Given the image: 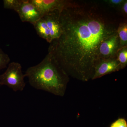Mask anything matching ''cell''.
I'll use <instances>...</instances> for the list:
<instances>
[{"mask_svg": "<svg viewBox=\"0 0 127 127\" xmlns=\"http://www.w3.org/2000/svg\"><path fill=\"white\" fill-rule=\"evenodd\" d=\"M10 61V59L8 55L0 48V70L7 67Z\"/></svg>", "mask_w": 127, "mask_h": 127, "instance_id": "4fadbf2b", "label": "cell"}, {"mask_svg": "<svg viewBox=\"0 0 127 127\" xmlns=\"http://www.w3.org/2000/svg\"><path fill=\"white\" fill-rule=\"evenodd\" d=\"M125 0H105L103 2L111 8L120 9Z\"/></svg>", "mask_w": 127, "mask_h": 127, "instance_id": "5bb4252c", "label": "cell"}, {"mask_svg": "<svg viewBox=\"0 0 127 127\" xmlns=\"http://www.w3.org/2000/svg\"><path fill=\"white\" fill-rule=\"evenodd\" d=\"M120 48V40L117 32H116L104 40L100 46L101 59H108L116 57Z\"/></svg>", "mask_w": 127, "mask_h": 127, "instance_id": "8992f818", "label": "cell"}, {"mask_svg": "<svg viewBox=\"0 0 127 127\" xmlns=\"http://www.w3.org/2000/svg\"><path fill=\"white\" fill-rule=\"evenodd\" d=\"M60 11L61 10H55L42 16L50 30L52 41L58 38L61 34Z\"/></svg>", "mask_w": 127, "mask_h": 127, "instance_id": "52a82bcc", "label": "cell"}, {"mask_svg": "<svg viewBox=\"0 0 127 127\" xmlns=\"http://www.w3.org/2000/svg\"><path fill=\"white\" fill-rule=\"evenodd\" d=\"M42 16L50 12L62 9L66 0H30Z\"/></svg>", "mask_w": 127, "mask_h": 127, "instance_id": "ba28073f", "label": "cell"}, {"mask_svg": "<svg viewBox=\"0 0 127 127\" xmlns=\"http://www.w3.org/2000/svg\"><path fill=\"white\" fill-rule=\"evenodd\" d=\"M25 77L20 64L12 62L8 64L5 72L0 75V81L1 86H7L14 92L22 91L26 86Z\"/></svg>", "mask_w": 127, "mask_h": 127, "instance_id": "3957f363", "label": "cell"}, {"mask_svg": "<svg viewBox=\"0 0 127 127\" xmlns=\"http://www.w3.org/2000/svg\"><path fill=\"white\" fill-rule=\"evenodd\" d=\"M117 60L122 69L126 67L127 64V47H124L120 48L117 54Z\"/></svg>", "mask_w": 127, "mask_h": 127, "instance_id": "8fae6325", "label": "cell"}, {"mask_svg": "<svg viewBox=\"0 0 127 127\" xmlns=\"http://www.w3.org/2000/svg\"><path fill=\"white\" fill-rule=\"evenodd\" d=\"M118 34L120 40V48L127 45V22L122 21L118 28Z\"/></svg>", "mask_w": 127, "mask_h": 127, "instance_id": "30bf717a", "label": "cell"}, {"mask_svg": "<svg viewBox=\"0 0 127 127\" xmlns=\"http://www.w3.org/2000/svg\"><path fill=\"white\" fill-rule=\"evenodd\" d=\"M110 127H127V121L124 119L119 118L111 124Z\"/></svg>", "mask_w": 127, "mask_h": 127, "instance_id": "9a60e30c", "label": "cell"}, {"mask_svg": "<svg viewBox=\"0 0 127 127\" xmlns=\"http://www.w3.org/2000/svg\"><path fill=\"white\" fill-rule=\"evenodd\" d=\"M122 69L117 56L108 59H101L95 66L92 80L97 79Z\"/></svg>", "mask_w": 127, "mask_h": 127, "instance_id": "5b68a950", "label": "cell"}, {"mask_svg": "<svg viewBox=\"0 0 127 127\" xmlns=\"http://www.w3.org/2000/svg\"><path fill=\"white\" fill-rule=\"evenodd\" d=\"M16 12L22 22H27L33 25L42 15L30 0H22V2Z\"/></svg>", "mask_w": 127, "mask_h": 127, "instance_id": "277c9868", "label": "cell"}, {"mask_svg": "<svg viewBox=\"0 0 127 127\" xmlns=\"http://www.w3.org/2000/svg\"><path fill=\"white\" fill-rule=\"evenodd\" d=\"M111 8L104 2L66 0L61 9V34L50 43L48 53L68 76L92 79L101 59L100 46L122 21Z\"/></svg>", "mask_w": 127, "mask_h": 127, "instance_id": "6da1fadb", "label": "cell"}, {"mask_svg": "<svg viewBox=\"0 0 127 127\" xmlns=\"http://www.w3.org/2000/svg\"><path fill=\"white\" fill-rule=\"evenodd\" d=\"M32 25L36 31L37 34L40 37L45 39L49 43L52 42V40L50 30L42 17Z\"/></svg>", "mask_w": 127, "mask_h": 127, "instance_id": "9c48e42d", "label": "cell"}, {"mask_svg": "<svg viewBox=\"0 0 127 127\" xmlns=\"http://www.w3.org/2000/svg\"><path fill=\"white\" fill-rule=\"evenodd\" d=\"M22 2V0H4L3 6L5 9H11L16 11Z\"/></svg>", "mask_w": 127, "mask_h": 127, "instance_id": "7c38bea8", "label": "cell"}, {"mask_svg": "<svg viewBox=\"0 0 127 127\" xmlns=\"http://www.w3.org/2000/svg\"><path fill=\"white\" fill-rule=\"evenodd\" d=\"M1 86V83L0 81V87Z\"/></svg>", "mask_w": 127, "mask_h": 127, "instance_id": "e0dca14e", "label": "cell"}, {"mask_svg": "<svg viewBox=\"0 0 127 127\" xmlns=\"http://www.w3.org/2000/svg\"><path fill=\"white\" fill-rule=\"evenodd\" d=\"M119 9L121 13L123 14V15L125 16H127V0H125Z\"/></svg>", "mask_w": 127, "mask_h": 127, "instance_id": "2e32d148", "label": "cell"}, {"mask_svg": "<svg viewBox=\"0 0 127 127\" xmlns=\"http://www.w3.org/2000/svg\"><path fill=\"white\" fill-rule=\"evenodd\" d=\"M31 86L59 96L65 93L69 77L49 53L39 64L29 67L25 74Z\"/></svg>", "mask_w": 127, "mask_h": 127, "instance_id": "7a4b0ae2", "label": "cell"}]
</instances>
